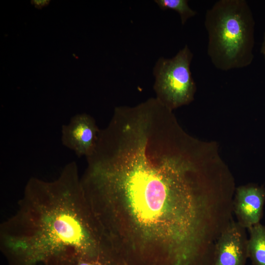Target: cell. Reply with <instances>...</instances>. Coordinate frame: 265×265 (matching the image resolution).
Listing matches in <instances>:
<instances>
[{"instance_id": "cell-5", "label": "cell", "mask_w": 265, "mask_h": 265, "mask_svg": "<svg viewBox=\"0 0 265 265\" xmlns=\"http://www.w3.org/2000/svg\"><path fill=\"white\" fill-rule=\"evenodd\" d=\"M100 131L92 116L85 113L78 114L62 126L61 141L78 157L87 158L95 150Z\"/></svg>"}, {"instance_id": "cell-7", "label": "cell", "mask_w": 265, "mask_h": 265, "mask_svg": "<svg viewBox=\"0 0 265 265\" xmlns=\"http://www.w3.org/2000/svg\"><path fill=\"white\" fill-rule=\"evenodd\" d=\"M265 204V188L250 184L236 188L233 211L237 221L245 229L260 223Z\"/></svg>"}, {"instance_id": "cell-1", "label": "cell", "mask_w": 265, "mask_h": 265, "mask_svg": "<svg viewBox=\"0 0 265 265\" xmlns=\"http://www.w3.org/2000/svg\"><path fill=\"white\" fill-rule=\"evenodd\" d=\"M80 181L113 265H212L234 219L225 164L161 122L116 131Z\"/></svg>"}, {"instance_id": "cell-8", "label": "cell", "mask_w": 265, "mask_h": 265, "mask_svg": "<svg viewBox=\"0 0 265 265\" xmlns=\"http://www.w3.org/2000/svg\"><path fill=\"white\" fill-rule=\"evenodd\" d=\"M247 230L248 258L253 265H265V225L260 223Z\"/></svg>"}, {"instance_id": "cell-6", "label": "cell", "mask_w": 265, "mask_h": 265, "mask_svg": "<svg viewBox=\"0 0 265 265\" xmlns=\"http://www.w3.org/2000/svg\"><path fill=\"white\" fill-rule=\"evenodd\" d=\"M246 230L234 219L230 222L216 241L212 265H245L248 258Z\"/></svg>"}, {"instance_id": "cell-9", "label": "cell", "mask_w": 265, "mask_h": 265, "mask_svg": "<svg viewBox=\"0 0 265 265\" xmlns=\"http://www.w3.org/2000/svg\"><path fill=\"white\" fill-rule=\"evenodd\" d=\"M154 1L162 10L169 9L177 12L183 25L197 14V12L189 7L187 0H156Z\"/></svg>"}, {"instance_id": "cell-4", "label": "cell", "mask_w": 265, "mask_h": 265, "mask_svg": "<svg viewBox=\"0 0 265 265\" xmlns=\"http://www.w3.org/2000/svg\"><path fill=\"white\" fill-rule=\"evenodd\" d=\"M192 58L185 45L171 58H159L154 67L156 98L172 110L194 99L196 86L190 69Z\"/></svg>"}, {"instance_id": "cell-10", "label": "cell", "mask_w": 265, "mask_h": 265, "mask_svg": "<svg viewBox=\"0 0 265 265\" xmlns=\"http://www.w3.org/2000/svg\"><path fill=\"white\" fill-rule=\"evenodd\" d=\"M50 0H31V3L34 5V6L39 9L42 8V7L46 6L50 3Z\"/></svg>"}, {"instance_id": "cell-3", "label": "cell", "mask_w": 265, "mask_h": 265, "mask_svg": "<svg viewBox=\"0 0 265 265\" xmlns=\"http://www.w3.org/2000/svg\"><path fill=\"white\" fill-rule=\"evenodd\" d=\"M207 54L222 71L241 69L253 60L255 22L245 0H219L205 14Z\"/></svg>"}, {"instance_id": "cell-12", "label": "cell", "mask_w": 265, "mask_h": 265, "mask_svg": "<svg viewBox=\"0 0 265 265\" xmlns=\"http://www.w3.org/2000/svg\"><path fill=\"white\" fill-rule=\"evenodd\" d=\"M75 265H104L102 264L91 262H81Z\"/></svg>"}, {"instance_id": "cell-11", "label": "cell", "mask_w": 265, "mask_h": 265, "mask_svg": "<svg viewBox=\"0 0 265 265\" xmlns=\"http://www.w3.org/2000/svg\"><path fill=\"white\" fill-rule=\"evenodd\" d=\"M260 52H261V53L262 54L263 56L265 65V31L264 32L263 38Z\"/></svg>"}, {"instance_id": "cell-2", "label": "cell", "mask_w": 265, "mask_h": 265, "mask_svg": "<svg viewBox=\"0 0 265 265\" xmlns=\"http://www.w3.org/2000/svg\"><path fill=\"white\" fill-rule=\"evenodd\" d=\"M0 250L9 265H112L75 162L53 181L28 180L15 212L0 224Z\"/></svg>"}]
</instances>
